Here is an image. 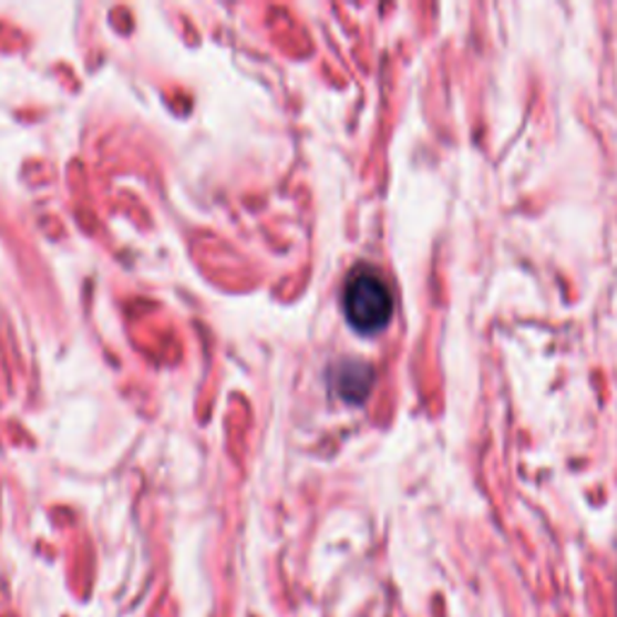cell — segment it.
Segmentation results:
<instances>
[{
	"label": "cell",
	"mask_w": 617,
	"mask_h": 617,
	"mask_svg": "<svg viewBox=\"0 0 617 617\" xmlns=\"http://www.w3.org/2000/svg\"><path fill=\"white\" fill-rule=\"evenodd\" d=\"M342 311L358 333L372 336L387 328L393 317V295L372 268L354 270L342 292Z\"/></svg>",
	"instance_id": "obj_1"
},
{
	"label": "cell",
	"mask_w": 617,
	"mask_h": 617,
	"mask_svg": "<svg viewBox=\"0 0 617 617\" xmlns=\"http://www.w3.org/2000/svg\"><path fill=\"white\" fill-rule=\"evenodd\" d=\"M374 383V369L367 362L348 360L338 364L336 369V389L340 393V399H346L350 403H362L367 399V393L372 391Z\"/></svg>",
	"instance_id": "obj_2"
}]
</instances>
